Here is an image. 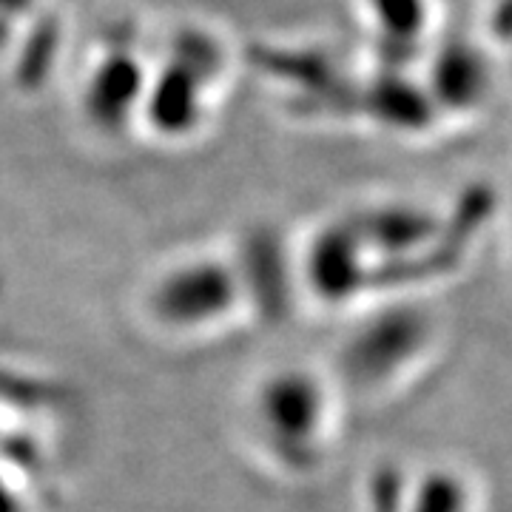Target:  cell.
Here are the masks:
<instances>
[{"label":"cell","instance_id":"cell-1","mask_svg":"<svg viewBox=\"0 0 512 512\" xmlns=\"http://www.w3.org/2000/svg\"><path fill=\"white\" fill-rule=\"evenodd\" d=\"M470 495L464 481L453 473H433L421 484L413 512H467Z\"/></svg>","mask_w":512,"mask_h":512}]
</instances>
